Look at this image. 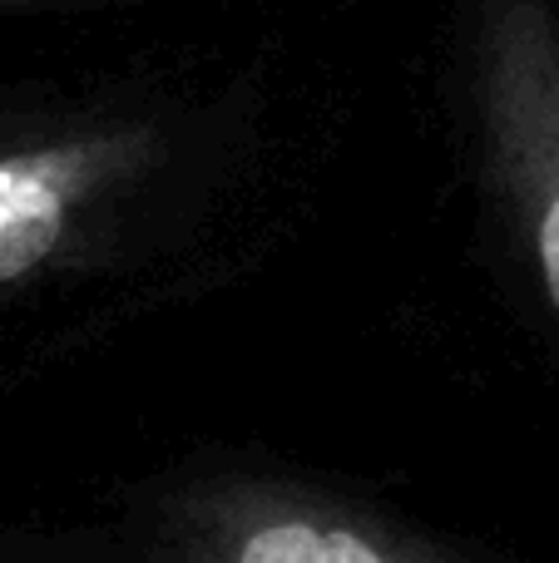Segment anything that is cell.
I'll return each mask as SVG.
<instances>
[{
	"label": "cell",
	"instance_id": "277c9868",
	"mask_svg": "<svg viewBox=\"0 0 559 563\" xmlns=\"http://www.w3.org/2000/svg\"><path fill=\"white\" fill-rule=\"evenodd\" d=\"M0 5H30V0H0Z\"/></svg>",
	"mask_w": 559,
	"mask_h": 563
},
{
	"label": "cell",
	"instance_id": "7a4b0ae2",
	"mask_svg": "<svg viewBox=\"0 0 559 563\" xmlns=\"http://www.w3.org/2000/svg\"><path fill=\"white\" fill-rule=\"evenodd\" d=\"M475 109L491 184L559 317V15L550 0H485Z\"/></svg>",
	"mask_w": 559,
	"mask_h": 563
},
{
	"label": "cell",
	"instance_id": "6da1fadb",
	"mask_svg": "<svg viewBox=\"0 0 559 563\" xmlns=\"http://www.w3.org/2000/svg\"><path fill=\"white\" fill-rule=\"evenodd\" d=\"M154 563H485L406 519L287 475H213L174 489L149 529Z\"/></svg>",
	"mask_w": 559,
	"mask_h": 563
},
{
	"label": "cell",
	"instance_id": "3957f363",
	"mask_svg": "<svg viewBox=\"0 0 559 563\" xmlns=\"http://www.w3.org/2000/svg\"><path fill=\"white\" fill-rule=\"evenodd\" d=\"M149 158L144 129H89L0 154V287L45 273L85 213Z\"/></svg>",
	"mask_w": 559,
	"mask_h": 563
}]
</instances>
